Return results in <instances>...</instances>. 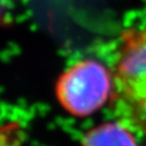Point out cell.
<instances>
[{
  "mask_svg": "<svg viewBox=\"0 0 146 146\" xmlns=\"http://www.w3.org/2000/svg\"><path fill=\"white\" fill-rule=\"evenodd\" d=\"M111 108L117 121L146 136V29L122 33Z\"/></svg>",
  "mask_w": 146,
  "mask_h": 146,
  "instance_id": "6da1fadb",
  "label": "cell"
},
{
  "mask_svg": "<svg viewBox=\"0 0 146 146\" xmlns=\"http://www.w3.org/2000/svg\"><path fill=\"white\" fill-rule=\"evenodd\" d=\"M23 139V128L19 122L0 125V146H22Z\"/></svg>",
  "mask_w": 146,
  "mask_h": 146,
  "instance_id": "277c9868",
  "label": "cell"
},
{
  "mask_svg": "<svg viewBox=\"0 0 146 146\" xmlns=\"http://www.w3.org/2000/svg\"><path fill=\"white\" fill-rule=\"evenodd\" d=\"M113 75L97 60H81L70 66L55 83L60 106L75 117H88L111 100Z\"/></svg>",
  "mask_w": 146,
  "mask_h": 146,
  "instance_id": "7a4b0ae2",
  "label": "cell"
},
{
  "mask_svg": "<svg viewBox=\"0 0 146 146\" xmlns=\"http://www.w3.org/2000/svg\"><path fill=\"white\" fill-rule=\"evenodd\" d=\"M81 146H139L131 130L119 121L105 122L89 129Z\"/></svg>",
  "mask_w": 146,
  "mask_h": 146,
  "instance_id": "3957f363",
  "label": "cell"
}]
</instances>
